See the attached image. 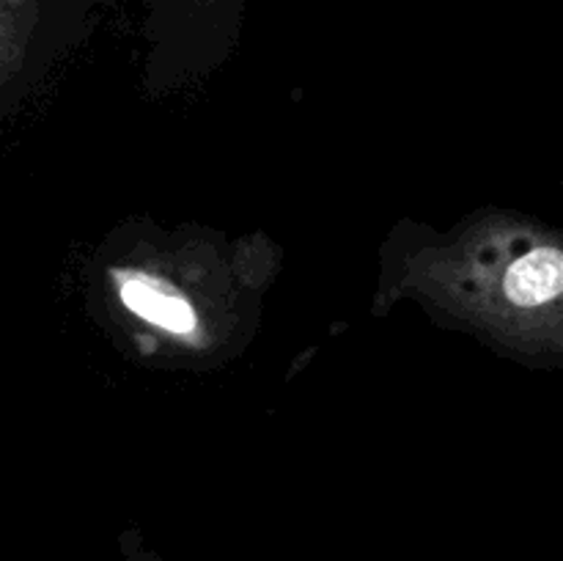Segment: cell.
I'll return each mask as SVG.
<instances>
[{
    "mask_svg": "<svg viewBox=\"0 0 563 561\" xmlns=\"http://www.w3.org/2000/svg\"><path fill=\"white\" fill-rule=\"evenodd\" d=\"M489 258L484 262L482 245L476 256L465 258L462 278H467L460 295L473 297L484 317L498 322H542L548 311H559L563 292V253L559 242L542 237H506L489 242Z\"/></svg>",
    "mask_w": 563,
    "mask_h": 561,
    "instance_id": "cell-1",
    "label": "cell"
},
{
    "mask_svg": "<svg viewBox=\"0 0 563 561\" xmlns=\"http://www.w3.org/2000/svg\"><path fill=\"white\" fill-rule=\"evenodd\" d=\"M33 0H0V72L14 61L33 16Z\"/></svg>",
    "mask_w": 563,
    "mask_h": 561,
    "instance_id": "cell-2",
    "label": "cell"
},
{
    "mask_svg": "<svg viewBox=\"0 0 563 561\" xmlns=\"http://www.w3.org/2000/svg\"><path fill=\"white\" fill-rule=\"evenodd\" d=\"M130 561H157L152 553H146V550H141V553H130Z\"/></svg>",
    "mask_w": 563,
    "mask_h": 561,
    "instance_id": "cell-3",
    "label": "cell"
}]
</instances>
